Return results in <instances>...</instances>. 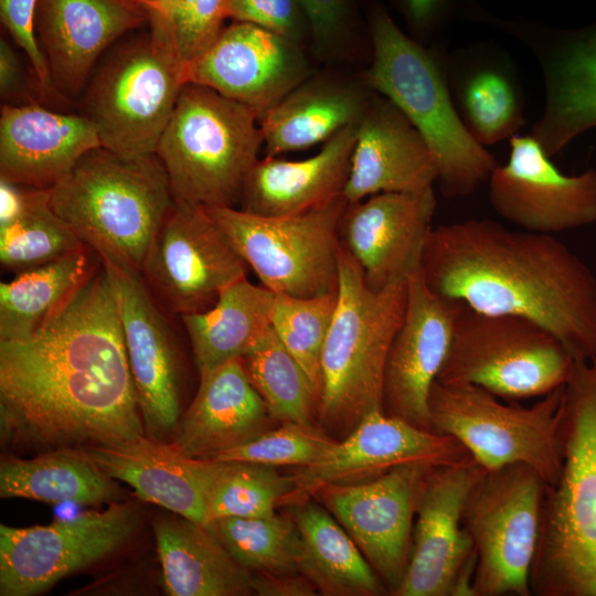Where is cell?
<instances>
[{
    "label": "cell",
    "mask_w": 596,
    "mask_h": 596,
    "mask_svg": "<svg viewBox=\"0 0 596 596\" xmlns=\"http://www.w3.org/2000/svg\"><path fill=\"white\" fill-rule=\"evenodd\" d=\"M0 419L6 440L46 451L146 435L102 263L40 330L0 342Z\"/></svg>",
    "instance_id": "6da1fadb"
},
{
    "label": "cell",
    "mask_w": 596,
    "mask_h": 596,
    "mask_svg": "<svg viewBox=\"0 0 596 596\" xmlns=\"http://www.w3.org/2000/svg\"><path fill=\"white\" fill-rule=\"evenodd\" d=\"M421 273L438 296L530 319L575 361L596 356V275L551 234L514 231L489 219L443 224L429 233Z\"/></svg>",
    "instance_id": "7a4b0ae2"
},
{
    "label": "cell",
    "mask_w": 596,
    "mask_h": 596,
    "mask_svg": "<svg viewBox=\"0 0 596 596\" xmlns=\"http://www.w3.org/2000/svg\"><path fill=\"white\" fill-rule=\"evenodd\" d=\"M562 469L546 486L532 595L596 596V356L575 361L563 389Z\"/></svg>",
    "instance_id": "3957f363"
},
{
    "label": "cell",
    "mask_w": 596,
    "mask_h": 596,
    "mask_svg": "<svg viewBox=\"0 0 596 596\" xmlns=\"http://www.w3.org/2000/svg\"><path fill=\"white\" fill-rule=\"evenodd\" d=\"M54 211L100 262L141 273L152 240L174 204L157 153L86 152L49 189Z\"/></svg>",
    "instance_id": "277c9868"
},
{
    "label": "cell",
    "mask_w": 596,
    "mask_h": 596,
    "mask_svg": "<svg viewBox=\"0 0 596 596\" xmlns=\"http://www.w3.org/2000/svg\"><path fill=\"white\" fill-rule=\"evenodd\" d=\"M406 300L407 280L370 288L341 244L338 302L321 356L317 417L326 433L344 437L368 414L383 411L386 358Z\"/></svg>",
    "instance_id": "5b68a950"
},
{
    "label": "cell",
    "mask_w": 596,
    "mask_h": 596,
    "mask_svg": "<svg viewBox=\"0 0 596 596\" xmlns=\"http://www.w3.org/2000/svg\"><path fill=\"white\" fill-rule=\"evenodd\" d=\"M370 26L373 60L365 75L368 86L395 105L419 132L436 160L444 195L470 194L497 163L459 116L439 65L384 10H373Z\"/></svg>",
    "instance_id": "8992f818"
},
{
    "label": "cell",
    "mask_w": 596,
    "mask_h": 596,
    "mask_svg": "<svg viewBox=\"0 0 596 596\" xmlns=\"http://www.w3.org/2000/svg\"><path fill=\"white\" fill-rule=\"evenodd\" d=\"M258 114L194 83H185L156 153L175 202L206 207L240 204L264 139Z\"/></svg>",
    "instance_id": "52a82bcc"
},
{
    "label": "cell",
    "mask_w": 596,
    "mask_h": 596,
    "mask_svg": "<svg viewBox=\"0 0 596 596\" xmlns=\"http://www.w3.org/2000/svg\"><path fill=\"white\" fill-rule=\"evenodd\" d=\"M149 31L117 45L91 75L84 116L102 147L125 157L155 153L185 84L166 18L151 13Z\"/></svg>",
    "instance_id": "ba28073f"
},
{
    "label": "cell",
    "mask_w": 596,
    "mask_h": 596,
    "mask_svg": "<svg viewBox=\"0 0 596 596\" xmlns=\"http://www.w3.org/2000/svg\"><path fill=\"white\" fill-rule=\"evenodd\" d=\"M574 362L562 342L539 323L462 304L436 381L476 385L517 402L563 386Z\"/></svg>",
    "instance_id": "9c48e42d"
},
{
    "label": "cell",
    "mask_w": 596,
    "mask_h": 596,
    "mask_svg": "<svg viewBox=\"0 0 596 596\" xmlns=\"http://www.w3.org/2000/svg\"><path fill=\"white\" fill-rule=\"evenodd\" d=\"M563 389L523 407L512 402L504 404L476 385L436 381L428 401L430 430L457 439L487 470L524 464L551 487L562 469Z\"/></svg>",
    "instance_id": "30bf717a"
},
{
    "label": "cell",
    "mask_w": 596,
    "mask_h": 596,
    "mask_svg": "<svg viewBox=\"0 0 596 596\" xmlns=\"http://www.w3.org/2000/svg\"><path fill=\"white\" fill-rule=\"evenodd\" d=\"M342 195L288 216H262L232 206L206 207L260 285L275 294L313 297L339 288Z\"/></svg>",
    "instance_id": "8fae6325"
},
{
    "label": "cell",
    "mask_w": 596,
    "mask_h": 596,
    "mask_svg": "<svg viewBox=\"0 0 596 596\" xmlns=\"http://www.w3.org/2000/svg\"><path fill=\"white\" fill-rule=\"evenodd\" d=\"M546 482L532 467L486 470L472 487L462 524L476 552L473 596H530Z\"/></svg>",
    "instance_id": "7c38bea8"
},
{
    "label": "cell",
    "mask_w": 596,
    "mask_h": 596,
    "mask_svg": "<svg viewBox=\"0 0 596 596\" xmlns=\"http://www.w3.org/2000/svg\"><path fill=\"white\" fill-rule=\"evenodd\" d=\"M469 454L432 466L421 481L408 564L394 596H473V543L462 524L466 500L486 472Z\"/></svg>",
    "instance_id": "4fadbf2b"
},
{
    "label": "cell",
    "mask_w": 596,
    "mask_h": 596,
    "mask_svg": "<svg viewBox=\"0 0 596 596\" xmlns=\"http://www.w3.org/2000/svg\"><path fill=\"white\" fill-rule=\"evenodd\" d=\"M248 269L205 206L174 201L150 244L141 276L158 302L183 316L209 309Z\"/></svg>",
    "instance_id": "5bb4252c"
},
{
    "label": "cell",
    "mask_w": 596,
    "mask_h": 596,
    "mask_svg": "<svg viewBox=\"0 0 596 596\" xmlns=\"http://www.w3.org/2000/svg\"><path fill=\"white\" fill-rule=\"evenodd\" d=\"M137 505L113 503L47 525H0V595L32 596L114 553L135 533Z\"/></svg>",
    "instance_id": "9a60e30c"
},
{
    "label": "cell",
    "mask_w": 596,
    "mask_h": 596,
    "mask_svg": "<svg viewBox=\"0 0 596 596\" xmlns=\"http://www.w3.org/2000/svg\"><path fill=\"white\" fill-rule=\"evenodd\" d=\"M100 263L116 301L145 433L166 441L181 416L180 355L171 328L141 273Z\"/></svg>",
    "instance_id": "2e32d148"
},
{
    "label": "cell",
    "mask_w": 596,
    "mask_h": 596,
    "mask_svg": "<svg viewBox=\"0 0 596 596\" xmlns=\"http://www.w3.org/2000/svg\"><path fill=\"white\" fill-rule=\"evenodd\" d=\"M432 466L402 465L369 480L326 486L315 494L392 595L408 564L417 492Z\"/></svg>",
    "instance_id": "e0dca14e"
},
{
    "label": "cell",
    "mask_w": 596,
    "mask_h": 596,
    "mask_svg": "<svg viewBox=\"0 0 596 596\" xmlns=\"http://www.w3.org/2000/svg\"><path fill=\"white\" fill-rule=\"evenodd\" d=\"M489 198L508 222L553 235L596 222V171L565 174L533 135H514L508 161L489 177Z\"/></svg>",
    "instance_id": "ac0fdd59"
},
{
    "label": "cell",
    "mask_w": 596,
    "mask_h": 596,
    "mask_svg": "<svg viewBox=\"0 0 596 596\" xmlns=\"http://www.w3.org/2000/svg\"><path fill=\"white\" fill-rule=\"evenodd\" d=\"M308 63L297 43L247 22L224 26L185 64V83L206 86L258 116L304 83Z\"/></svg>",
    "instance_id": "d6986e66"
},
{
    "label": "cell",
    "mask_w": 596,
    "mask_h": 596,
    "mask_svg": "<svg viewBox=\"0 0 596 596\" xmlns=\"http://www.w3.org/2000/svg\"><path fill=\"white\" fill-rule=\"evenodd\" d=\"M466 448L454 437L417 427L374 411L317 462L292 475L295 490L287 504L311 498L321 488L375 478L408 464L445 465L461 460Z\"/></svg>",
    "instance_id": "ffe728a7"
},
{
    "label": "cell",
    "mask_w": 596,
    "mask_h": 596,
    "mask_svg": "<svg viewBox=\"0 0 596 596\" xmlns=\"http://www.w3.org/2000/svg\"><path fill=\"white\" fill-rule=\"evenodd\" d=\"M461 305L432 291L421 269L408 277L404 318L384 369L386 414L430 430L429 395L447 356Z\"/></svg>",
    "instance_id": "44dd1931"
},
{
    "label": "cell",
    "mask_w": 596,
    "mask_h": 596,
    "mask_svg": "<svg viewBox=\"0 0 596 596\" xmlns=\"http://www.w3.org/2000/svg\"><path fill=\"white\" fill-rule=\"evenodd\" d=\"M435 210L433 188L382 192L348 203L340 242L360 265L370 288L406 281L421 269Z\"/></svg>",
    "instance_id": "7402d4cb"
},
{
    "label": "cell",
    "mask_w": 596,
    "mask_h": 596,
    "mask_svg": "<svg viewBox=\"0 0 596 596\" xmlns=\"http://www.w3.org/2000/svg\"><path fill=\"white\" fill-rule=\"evenodd\" d=\"M150 17L146 0H38L34 34L58 95H79L102 54Z\"/></svg>",
    "instance_id": "603a6c76"
},
{
    "label": "cell",
    "mask_w": 596,
    "mask_h": 596,
    "mask_svg": "<svg viewBox=\"0 0 596 596\" xmlns=\"http://www.w3.org/2000/svg\"><path fill=\"white\" fill-rule=\"evenodd\" d=\"M437 179L434 155L411 121L382 95L369 99L343 190L348 203L382 192L422 191Z\"/></svg>",
    "instance_id": "cb8c5ba5"
},
{
    "label": "cell",
    "mask_w": 596,
    "mask_h": 596,
    "mask_svg": "<svg viewBox=\"0 0 596 596\" xmlns=\"http://www.w3.org/2000/svg\"><path fill=\"white\" fill-rule=\"evenodd\" d=\"M98 147L97 131L84 115L53 111L38 103L1 108V180L50 189Z\"/></svg>",
    "instance_id": "d4e9b609"
},
{
    "label": "cell",
    "mask_w": 596,
    "mask_h": 596,
    "mask_svg": "<svg viewBox=\"0 0 596 596\" xmlns=\"http://www.w3.org/2000/svg\"><path fill=\"white\" fill-rule=\"evenodd\" d=\"M276 422L242 359L200 373L192 403L181 414L171 445L190 458L209 459L243 445Z\"/></svg>",
    "instance_id": "484cf974"
},
{
    "label": "cell",
    "mask_w": 596,
    "mask_h": 596,
    "mask_svg": "<svg viewBox=\"0 0 596 596\" xmlns=\"http://www.w3.org/2000/svg\"><path fill=\"white\" fill-rule=\"evenodd\" d=\"M356 130L358 123L341 129L302 160L259 159L246 177L240 209L262 216H288L342 196Z\"/></svg>",
    "instance_id": "4316f807"
},
{
    "label": "cell",
    "mask_w": 596,
    "mask_h": 596,
    "mask_svg": "<svg viewBox=\"0 0 596 596\" xmlns=\"http://www.w3.org/2000/svg\"><path fill=\"white\" fill-rule=\"evenodd\" d=\"M106 475L143 500L210 529L196 458L147 435L115 445L78 448Z\"/></svg>",
    "instance_id": "83f0119b"
},
{
    "label": "cell",
    "mask_w": 596,
    "mask_h": 596,
    "mask_svg": "<svg viewBox=\"0 0 596 596\" xmlns=\"http://www.w3.org/2000/svg\"><path fill=\"white\" fill-rule=\"evenodd\" d=\"M544 30L558 49L545 65V108L532 135L552 157L596 128V22L574 31Z\"/></svg>",
    "instance_id": "f1b7e54d"
},
{
    "label": "cell",
    "mask_w": 596,
    "mask_h": 596,
    "mask_svg": "<svg viewBox=\"0 0 596 596\" xmlns=\"http://www.w3.org/2000/svg\"><path fill=\"white\" fill-rule=\"evenodd\" d=\"M152 524L168 595H255L253 573L235 561L210 529L175 513L159 515Z\"/></svg>",
    "instance_id": "f546056e"
},
{
    "label": "cell",
    "mask_w": 596,
    "mask_h": 596,
    "mask_svg": "<svg viewBox=\"0 0 596 596\" xmlns=\"http://www.w3.org/2000/svg\"><path fill=\"white\" fill-rule=\"evenodd\" d=\"M369 103L359 89L332 82H307L258 118L266 156L310 148L359 123Z\"/></svg>",
    "instance_id": "4dcf8cb0"
},
{
    "label": "cell",
    "mask_w": 596,
    "mask_h": 596,
    "mask_svg": "<svg viewBox=\"0 0 596 596\" xmlns=\"http://www.w3.org/2000/svg\"><path fill=\"white\" fill-rule=\"evenodd\" d=\"M300 536L299 571L327 596H377L384 584L345 529L310 498L291 503Z\"/></svg>",
    "instance_id": "1f68e13d"
},
{
    "label": "cell",
    "mask_w": 596,
    "mask_h": 596,
    "mask_svg": "<svg viewBox=\"0 0 596 596\" xmlns=\"http://www.w3.org/2000/svg\"><path fill=\"white\" fill-rule=\"evenodd\" d=\"M274 295L244 277L224 287L209 309L180 316L199 374L241 359L272 328Z\"/></svg>",
    "instance_id": "d6a6232c"
},
{
    "label": "cell",
    "mask_w": 596,
    "mask_h": 596,
    "mask_svg": "<svg viewBox=\"0 0 596 596\" xmlns=\"http://www.w3.org/2000/svg\"><path fill=\"white\" fill-rule=\"evenodd\" d=\"M120 493L114 478L78 448L47 450L31 459H6L0 465L1 498L98 504L116 501Z\"/></svg>",
    "instance_id": "836d02e7"
},
{
    "label": "cell",
    "mask_w": 596,
    "mask_h": 596,
    "mask_svg": "<svg viewBox=\"0 0 596 596\" xmlns=\"http://www.w3.org/2000/svg\"><path fill=\"white\" fill-rule=\"evenodd\" d=\"M88 247L15 274L0 284V342L31 337L57 315L94 268Z\"/></svg>",
    "instance_id": "e575fe53"
},
{
    "label": "cell",
    "mask_w": 596,
    "mask_h": 596,
    "mask_svg": "<svg viewBox=\"0 0 596 596\" xmlns=\"http://www.w3.org/2000/svg\"><path fill=\"white\" fill-rule=\"evenodd\" d=\"M196 465L211 524L225 517L273 515L295 490L292 475H281L273 466L199 458Z\"/></svg>",
    "instance_id": "d590c367"
},
{
    "label": "cell",
    "mask_w": 596,
    "mask_h": 596,
    "mask_svg": "<svg viewBox=\"0 0 596 596\" xmlns=\"http://www.w3.org/2000/svg\"><path fill=\"white\" fill-rule=\"evenodd\" d=\"M87 247L54 211L49 189L24 187L17 215L0 225V263L21 273Z\"/></svg>",
    "instance_id": "8d00e7d4"
},
{
    "label": "cell",
    "mask_w": 596,
    "mask_h": 596,
    "mask_svg": "<svg viewBox=\"0 0 596 596\" xmlns=\"http://www.w3.org/2000/svg\"><path fill=\"white\" fill-rule=\"evenodd\" d=\"M241 359L276 422L315 425L318 395L272 328Z\"/></svg>",
    "instance_id": "74e56055"
},
{
    "label": "cell",
    "mask_w": 596,
    "mask_h": 596,
    "mask_svg": "<svg viewBox=\"0 0 596 596\" xmlns=\"http://www.w3.org/2000/svg\"><path fill=\"white\" fill-rule=\"evenodd\" d=\"M210 530L251 573H300V536L290 514L225 517L214 520Z\"/></svg>",
    "instance_id": "f35d334b"
},
{
    "label": "cell",
    "mask_w": 596,
    "mask_h": 596,
    "mask_svg": "<svg viewBox=\"0 0 596 596\" xmlns=\"http://www.w3.org/2000/svg\"><path fill=\"white\" fill-rule=\"evenodd\" d=\"M337 302L338 290L313 297L274 295L272 329L300 364L318 398L321 387V356Z\"/></svg>",
    "instance_id": "ab89813d"
},
{
    "label": "cell",
    "mask_w": 596,
    "mask_h": 596,
    "mask_svg": "<svg viewBox=\"0 0 596 596\" xmlns=\"http://www.w3.org/2000/svg\"><path fill=\"white\" fill-rule=\"evenodd\" d=\"M461 105L466 126L482 146L510 139L522 124L517 92L498 71L473 73L462 87Z\"/></svg>",
    "instance_id": "60d3db41"
},
{
    "label": "cell",
    "mask_w": 596,
    "mask_h": 596,
    "mask_svg": "<svg viewBox=\"0 0 596 596\" xmlns=\"http://www.w3.org/2000/svg\"><path fill=\"white\" fill-rule=\"evenodd\" d=\"M337 440L316 425L285 422L243 445L214 455L209 460H237L300 468L320 460Z\"/></svg>",
    "instance_id": "b9f144b4"
},
{
    "label": "cell",
    "mask_w": 596,
    "mask_h": 596,
    "mask_svg": "<svg viewBox=\"0 0 596 596\" xmlns=\"http://www.w3.org/2000/svg\"><path fill=\"white\" fill-rule=\"evenodd\" d=\"M227 0H179L166 18L184 63L200 55L223 30Z\"/></svg>",
    "instance_id": "7bdbcfd3"
},
{
    "label": "cell",
    "mask_w": 596,
    "mask_h": 596,
    "mask_svg": "<svg viewBox=\"0 0 596 596\" xmlns=\"http://www.w3.org/2000/svg\"><path fill=\"white\" fill-rule=\"evenodd\" d=\"M38 0H0V18L14 42L26 54L39 95L44 98L60 96L55 91L47 64L34 34V12Z\"/></svg>",
    "instance_id": "ee69618b"
},
{
    "label": "cell",
    "mask_w": 596,
    "mask_h": 596,
    "mask_svg": "<svg viewBox=\"0 0 596 596\" xmlns=\"http://www.w3.org/2000/svg\"><path fill=\"white\" fill-rule=\"evenodd\" d=\"M302 10L298 0H227L226 18L247 22L297 43Z\"/></svg>",
    "instance_id": "f6af8a7d"
},
{
    "label": "cell",
    "mask_w": 596,
    "mask_h": 596,
    "mask_svg": "<svg viewBox=\"0 0 596 596\" xmlns=\"http://www.w3.org/2000/svg\"><path fill=\"white\" fill-rule=\"evenodd\" d=\"M313 41L321 52L332 50L348 29V0H298Z\"/></svg>",
    "instance_id": "bcb514c9"
},
{
    "label": "cell",
    "mask_w": 596,
    "mask_h": 596,
    "mask_svg": "<svg viewBox=\"0 0 596 596\" xmlns=\"http://www.w3.org/2000/svg\"><path fill=\"white\" fill-rule=\"evenodd\" d=\"M409 25L419 34L439 26L454 12L464 13L470 0H400Z\"/></svg>",
    "instance_id": "7dc6e473"
},
{
    "label": "cell",
    "mask_w": 596,
    "mask_h": 596,
    "mask_svg": "<svg viewBox=\"0 0 596 596\" xmlns=\"http://www.w3.org/2000/svg\"><path fill=\"white\" fill-rule=\"evenodd\" d=\"M254 594L259 596H312L315 585L301 573H253Z\"/></svg>",
    "instance_id": "c3c4849f"
},
{
    "label": "cell",
    "mask_w": 596,
    "mask_h": 596,
    "mask_svg": "<svg viewBox=\"0 0 596 596\" xmlns=\"http://www.w3.org/2000/svg\"><path fill=\"white\" fill-rule=\"evenodd\" d=\"M0 94L2 100L21 97L35 103L26 93L25 77L20 60L4 39L0 41Z\"/></svg>",
    "instance_id": "681fc988"
},
{
    "label": "cell",
    "mask_w": 596,
    "mask_h": 596,
    "mask_svg": "<svg viewBox=\"0 0 596 596\" xmlns=\"http://www.w3.org/2000/svg\"><path fill=\"white\" fill-rule=\"evenodd\" d=\"M150 6L151 13L167 18L179 0H146Z\"/></svg>",
    "instance_id": "f907efd6"
}]
</instances>
